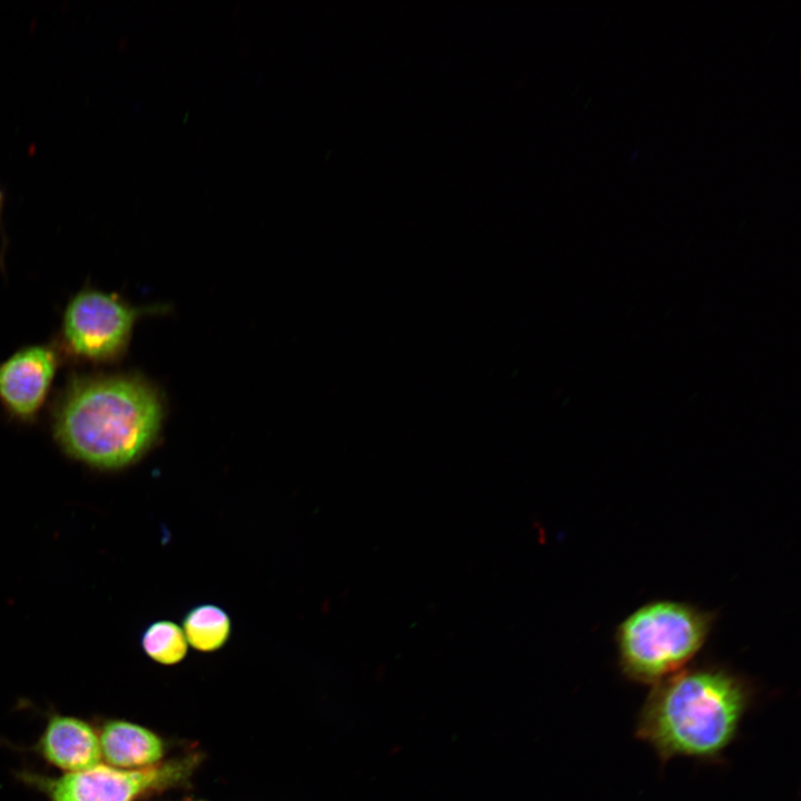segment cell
<instances>
[{"label": "cell", "instance_id": "1", "mask_svg": "<svg viewBox=\"0 0 801 801\" xmlns=\"http://www.w3.org/2000/svg\"><path fill=\"white\" fill-rule=\"evenodd\" d=\"M756 689L719 663L690 665L652 685L635 736L665 763L676 758L720 762L736 739Z\"/></svg>", "mask_w": 801, "mask_h": 801}, {"label": "cell", "instance_id": "6", "mask_svg": "<svg viewBox=\"0 0 801 801\" xmlns=\"http://www.w3.org/2000/svg\"><path fill=\"white\" fill-rule=\"evenodd\" d=\"M57 346L22 347L0 363V405L19 422L34 421L48 399L60 365Z\"/></svg>", "mask_w": 801, "mask_h": 801}, {"label": "cell", "instance_id": "11", "mask_svg": "<svg viewBox=\"0 0 801 801\" xmlns=\"http://www.w3.org/2000/svg\"><path fill=\"white\" fill-rule=\"evenodd\" d=\"M2 207H3V194L0 189V217H1Z\"/></svg>", "mask_w": 801, "mask_h": 801}, {"label": "cell", "instance_id": "10", "mask_svg": "<svg viewBox=\"0 0 801 801\" xmlns=\"http://www.w3.org/2000/svg\"><path fill=\"white\" fill-rule=\"evenodd\" d=\"M145 654L161 665H176L188 654V643L179 624L158 620L148 624L140 635Z\"/></svg>", "mask_w": 801, "mask_h": 801}, {"label": "cell", "instance_id": "2", "mask_svg": "<svg viewBox=\"0 0 801 801\" xmlns=\"http://www.w3.org/2000/svg\"><path fill=\"white\" fill-rule=\"evenodd\" d=\"M162 419L156 392L127 375L72 377L51 413L56 442L72 458L100 469L137 462L155 443Z\"/></svg>", "mask_w": 801, "mask_h": 801}, {"label": "cell", "instance_id": "3", "mask_svg": "<svg viewBox=\"0 0 801 801\" xmlns=\"http://www.w3.org/2000/svg\"><path fill=\"white\" fill-rule=\"evenodd\" d=\"M715 621L714 612L688 602L655 600L641 605L615 630L621 674L645 685L675 674L700 653Z\"/></svg>", "mask_w": 801, "mask_h": 801}, {"label": "cell", "instance_id": "8", "mask_svg": "<svg viewBox=\"0 0 801 801\" xmlns=\"http://www.w3.org/2000/svg\"><path fill=\"white\" fill-rule=\"evenodd\" d=\"M98 731L101 760L125 770H137L164 761L166 743L152 730L126 720H106Z\"/></svg>", "mask_w": 801, "mask_h": 801}, {"label": "cell", "instance_id": "4", "mask_svg": "<svg viewBox=\"0 0 801 801\" xmlns=\"http://www.w3.org/2000/svg\"><path fill=\"white\" fill-rule=\"evenodd\" d=\"M201 760L202 754L192 751L137 770L99 763L55 778L31 772L20 773V778L48 801H142L188 785Z\"/></svg>", "mask_w": 801, "mask_h": 801}, {"label": "cell", "instance_id": "5", "mask_svg": "<svg viewBox=\"0 0 801 801\" xmlns=\"http://www.w3.org/2000/svg\"><path fill=\"white\" fill-rule=\"evenodd\" d=\"M144 313L115 294L85 288L65 307L57 347L77 362H113L125 352L135 323Z\"/></svg>", "mask_w": 801, "mask_h": 801}, {"label": "cell", "instance_id": "9", "mask_svg": "<svg viewBox=\"0 0 801 801\" xmlns=\"http://www.w3.org/2000/svg\"><path fill=\"white\" fill-rule=\"evenodd\" d=\"M181 629L187 643L201 653H212L222 649L233 632L229 613L218 604L200 603L184 614Z\"/></svg>", "mask_w": 801, "mask_h": 801}, {"label": "cell", "instance_id": "12", "mask_svg": "<svg viewBox=\"0 0 801 801\" xmlns=\"http://www.w3.org/2000/svg\"><path fill=\"white\" fill-rule=\"evenodd\" d=\"M182 801H196V800H191V799H186V800H182ZM201 801H202V800H201Z\"/></svg>", "mask_w": 801, "mask_h": 801}, {"label": "cell", "instance_id": "7", "mask_svg": "<svg viewBox=\"0 0 801 801\" xmlns=\"http://www.w3.org/2000/svg\"><path fill=\"white\" fill-rule=\"evenodd\" d=\"M36 750L47 763L65 773L85 771L101 761L97 729L72 715L52 714Z\"/></svg>", "mask_w": 801, "mask_h": 801}]
</instances>
